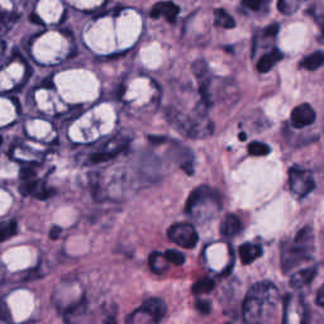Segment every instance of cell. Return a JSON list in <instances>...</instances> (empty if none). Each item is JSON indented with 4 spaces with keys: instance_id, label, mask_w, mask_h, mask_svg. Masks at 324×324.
I'll use <instances>...</instances> for the list:
<instances>
[{
    "instance_id": "obj_2",
    "label": "cell",
    "mask_w": 324,
    "mask_h": 324,
    "mask_svg": "<svg viewBox=\"0 0 324 324\" xmlns=\"http://www.w3.org/2000/svg\"><path fill=\"white\" fill-rule=\"evenodd\" d=\"M166 118L179 133L189 138H205L210 136L214 130L212 122L207 118L204 109L199 108L194 114H188L178 108L170 107L166 109Z\"/></svg>"
},
{
    "instance_id": "obj_17",
    "label": "cell",
    "mask_w": 324,
    "mask_h": 324,
    "mask_svg": "<svg viewBox=\"0 0 324 324\" xmlns=\"http://www.w3.org/2000/svg\"><path fill=\"white\" fill-rule=\"evenodd\" d=\"M148 263L152 272L157 273V275L165 273L167 271L168 265H170V262L166 259L165 254H161V252H154V254L149 255Z\"/></svg>"
},
{
    "instance_id": "obj_25",
    "label": "cell",
    "mask_w": 324,
    "mask_h": 324,
    "mask_svg": "<svg viewBox=\"0 0 324 324\" xmlns=\"http://www.w3.org/2000/svg\"><path fill=\"white\" fill-rule=\"evenodd\" d=\"M195 307H196L197 312L203 315H208L212 312V304H210V302H208V300L197 299L196 303H195Z\"/></svg>"
},
{
    "instance_id": "obj_13",
    "label": "cell",
    "mask_w": 324,
    "mask_h": 324,
    "mask_svg": "<svg viewBox=\"0 0 324 324\" xmlns=\"http://www.w3.org/2000/svg\"><path fill=\"white\" fill-rule=\"evenodd\" d=\"M243 229L241 219L234 214H228L223 220L222 226H220V233L226 238H234L238 236Z\"/></svg>"
},
{
    "instance_id": "obj_5",
    "label": "cell",
    "mask_w": 324,
    "mask_h": 324,
    "mask_svg": "<svg viewBox=\"0 0 324 324\" xmlns=\"http://www.w3.org/2000/svg\"><path fill=\"white\" fill-rule=\"evenodd\" d=\"M166 303L159 297H149L138 309L134 310L127 318L126 324H159L165 317Z\"/></svg>"
},
{
    "instance_id": "obj_21",
    "label": "cell",
    "mask_w": 324,
    "mask_h": 324,
    "mask_svg": "<svg viewBox=\"0 0 324 324\" xmlns=\"http://www.w3.org/2000/svg\"><path fill=\"white\" fill-rule=\"evenodd\" d=\"M214 281L212 279H202V280L196 281L193 286V292L195 295H200V294H208L214 289Z\"/></svg>"
},
{
    "instance_id": "obj_23",
    "label": "cell",
    "mask_w": 324,
    "mask_h": 324,
    "mask_svg": "<svg viewBox=\"0 0 324 324\" xmlns=\"http://www.w3.org/2000/svg\"><path fill=\"white\" fill-rule=\"evenodd\" d=\"M18 227L17 222L15 220H8V222L2 223V239L3 241H7L10 237L15 236L17 234Z\"/></svg>"
},
{
    "instance_id": "obj_8",
    "label": "cell",
    "mask_w": 324,
    "mask_h": 324,
    "mask_svg": "<svg viewBox=\"0 0 324 324\" xmlns=\"http://www.w3.org/2000/svg\"><path fill=\"white\" fill-rule=\"evenodd\" d=\"M283 324H308V313L300 297L286 295L284 299Z\"/></svg>"
},
{
    "instance_id": "obj_11",
    "label": "cell",
    "mask_w": 324,
    "mask_h": 324,
    "mask_svg": "<svg viewBox=\"0 0 324 324\" xmlns=\"http://www.w3.org/2000/svg\"><path fill=\"white\" fill-rule=\"evenodd\" d=\"M180 13V8L172 2H161L157 3L152 7L151 17L154 18H165L167 22H175L176 17Z\"/></svg>"
},
{
    "instance_id": "obj_27",
    "label": "cell",
    "mask_w": 324,
    "mask_h": 324,
    "mask_svg": "<svg viewBox=\"0 0 324 324\" xmlns=\"http://www.w3.org/2000/svg\"><path fill=\"white\" fill-rule=\"evenodd\" d=\"M242 5L250 8L251 10H255V12H259L261 8L263 7V2H260V0H244V2H242Z\"/></svg>"
},
{
    "instance_id": "obj_20",
    "label": "cell",
    "mask_w": 324,
    "mask_h": 324,
    "mask_svg": "<svg viewBox=\"0 0 324 324\" xmlns=\"http://www.w3.org/2000/svg\"><path fill=\"white\" fill-rule=\"evenodd\" d=\"M214 19L215 24L220 28H226V30H232L236 27V22H234L233 17L227 12L226 9H217L214 12Z\"/></svg>"
},
{
    "instance_id": "obj_19",
    "label": "cell",
    "mask_w": 324,
    "mask_h": 324,
    "mask_svg": "<svg viewBox=\"0 0 324 324\" xmlns=\"http://www.w3.org/2000/svg\"><path fill=\"white\" fill-rule=\"evenodd\" d=\"M324 65V52L317 51L314 54L309 55L302 61L300 66L309 71H314Z\"/></svg>"
},
{
    "instance_id": "obj_14",
    "label": "cell",
    "mask_w": 324,
    "mask_h": 324,
    "mask_svg": "<svg viewBox=\"0 0 324 324\" xmlns=\"http://www.w3.org/2000/svg\"><path fill=\"white\" fill-rule=\"evenodd\" d=\"M317 276V268L309 267L294 273L290 279V286L292 289H302L304 286L309 285L314 278Z\"/></svg>"
},
{
    "instance_id": "obj_4",
    "label": "cell",
    "mask_w": 324,
    "mask_h": 324,
    "mask_svg": "<svg viewBox=\"0 0 324 324\" xmlns=\"http://www.w3.org/2000/svg\"><path fill=\"white\" fill-rule=\"evenodd\" d=\"M313 254V233L309 227L297 233L292 242H286L281 250V266L284 272H289L296 266L312 259Z\"/></svg>"
},
{
    "instance_id": "obj_32",
    "label": "cell",
    "mask_w": 324,
    "mask_h": 324,
    "mask_svg": "<svg viewBox=\"0 0 324 324\" xmlns=\"http://www.w3.org/2000/svg\"><path fill=\"white\" fill-rule=\"evenodd\" d=\"M239 138H241V139H246V134L241 133V134H239Z\"/></svg>"
},
{
    "instance_id": "obj_9",
    "label": "cell",
    "mask_w": 324,
    "mask_h": 324,
    "mask_svg": "<svg viewBox=\"0 0 324 324\" xmlns=\"http://www.w3.org/2000/svg\"><path fill=\"white\" fill-rule=\"evenodd\" d=\"M65 324H94L93 318L89 314L86 300H83L75 307L64 312Z\"/></svg>"
},
{
    "instance_id": "obj_16",
    "label": "cell",
    "mask_w": 324,
    "mask_h": 324,
    "mask_svg": "<svg viewBox=\"0 0 324 324\" xmlns=\"http://www.w3.org/2000/svg\"><path fill=\"white\" fill-rule=\"evenodd\" d=\"M284 57L283 52L278 48H273L272 51L268 52V54L263 55L260 59V61L257 62V71L261 73H266L271 70L281 59Z\"/></svg>"
},
{
    "instance_id": "obj_7",
    "label": "cell",
    "mask_w": 324,
    "mask_h": 324,
    "mask_svg": "<svg viewBox=\"0 0 324 324\" xmlns=\"http://www.w3.org/2000/svg\"><path fill=\"white\" fill-rule=\"evenodd\" d=\"M167 236L183 248H194L199 239L196 229L190 223H175L168 228Z\"/></svg>"
},
{
    "instance_id": "obj_22",
    "label": "cell",
    "mask_w": 324,
    "mask_h": 324,
    "mask_svg": "<svg viewBox=\"0 0 324 324\" xmlns=\"http://www.w3.org/2000/svg\"><path fill=\"white\" fill-rule=\"evenodd\" d=\"M248 152L252 156H267L271 152V148L262 142H252L248 144Z\"/></svg>"
},
{
    "instance_id": "obj_24",
    "label": "cell",
    "mask_w": 324,
    "mask_h": 324,
    "mask_svg": "<svg viewBox=\"0 0 324 324\" xmlns=\"http://www.w3.org/2000/svg\"><path fill=\"white\" fill-rule=\"evenodd\" d=\"M165 256L168 262L173 263V265L180 266L185 262V256H184L181 252L175 251V250H167V251L165 252Z\"/></svg>"
},
{
    "instance_id": "obj_30",
    "label": "cell",
    "mask_w": 324,
    "mask_h": 324,
    "mask_svg": "<svg viewBox=\"0 0 324 324\" xmlns=\"http://www.w3.org/2000/svg\"><path fill=\"white\" fill-rule=\"evenodd\" d=\"M60 234H61V228L54 227L51 231H49V238L57 239L60 237Z\"/></svg>"
},
{
    "instance_id": "obj_26",
    "label": "cell",
    "mask_w": 324,
    "mask_h": 324,
    "mask_svg": "<svg viewBox=\"0 0 324 324\" xmlns=\"http://www.w3.org/2000/svg\"><path fill=\"white\" fill-rule=\"evenodd\" d=\"M297 3L294 2H279L278 3V8L281 13L284 14H291V13L295 12V9L297 8Z\"/></svg>"
},
{
    "instance_id": "obj_29",
    "label": "cell",
    "mask_w": 324,
    "mask_h": 324,
    "mask_svg": "<svg viewBox=\"0 0 324 324\" xmlns=\"http://www.w3.org/2000/svg\"><path fill=\"white\" fill-rule=\"evenodd\" d=\"M315 302H317V304L319 305V307L324 308V285L319 289V291H318L317 299H315Z\"/></svg>"
},
{
    "instance_id": "obj_31",
    "label": "cell",
    "mask_w": 324,
    "mask_h": 324,
    "mask_svg": "<svg viewBox=\"0 0 324 324\" xmlns=\"http://www.w3.org/2000/svg\"><path fill=\"white\" fill-rule=\"evenodd\" d=\"M103 324H117V320H115L114 317H108Z\"/></svg>"
},
{
    "instance_id": "obj_10",
    "label": "cell",
    "mask_w": 324,
    "mask_h": 324,
    "mask_svg": "<svg viewBox=\"0 0 324 324\" xmlns=\"http://www.w3.org/2000/svg\"><path fill=\"white\" fill-rule=\"evenodd\" d=\"M315 120V112L309 104H300L291 112V124L295 128H304L313 124Z\"/></svg>"
},
{
    "instance_id": "obj_1",
    "label": "cell",
    "mask_w": 324,
    "mask_h": 324,
    "mask_svg": "<svg viewBox=\"0 0 324 324\" xmlns=\"http://www.w3.org/2000/svg\"><path fill=\"white\" fill-rule=\"evenodd\" d=\"M281 297L279 289L270 281L251 286L242 307L243 324H279Z\"/></svg>"
},
{
    "instance_id": "obj_28",
    "label": "cell",
    "mask_w": 324,
    "mask_h": 324,
    "mask_svg": "<svg viewBox=\"0 0 324 324\" xmlns=\"http://www.w3.org/2000/svg\"><path fill=\"white\" fill-rule=\"evenodd\" d=\"M278 32H279V26L278 24L268 26V27L265 28V31H263L265 36H268V37L276 36V34H278Z\"/></svg>"
},
{
    "instance_id": "obj_18",
    "label": "cell",
    "mask_w": 324,
    "mask_h": 324,
    "mask_svg": "<svg viewBox=\"0 0 324 324\" xmlns=\"http://www.w3.org/2000/svg\"><path fill=\"white\" fill-rule=\"evenodd\" d=\"M120 151H122V146L115 147V148L102 149V151L95 152V154L91 155V156L89 157V163H100L108 161V160H112L114 159Z\"/></svg>"
},
{
    "instance_id": "obj_33",
    "label": "cell",
    "mask_w": 324,
    "mask_h": 324,
    "mask_svg": "<svg viewBox=\"0 0 324 324\" xmlns=\"http://www.w3.org/2000/svg\"><path fill=\"white\" fill-rule=\"evenodd\" d=\"M323 34H324V30H323Z\"/></svg>"
},
{
    "instance_id": "obj_3",
    "label": "cell",
    "mask_w": 324,
    "mask_h": 324,
    "mask_svg": "<svg viewBox=\"0 0 324 324\" xmlns=\"http://www.w3.org/2000/svg\"><path fill=\"white\" fill-rule=\"evenodd\" d=\"M222 208V197L209 186H199L189 195L185 214L195 222L205 223L213 219Z\"/></svg>"
},
{
    "instance_id": "obj_12",
    "label": "cell",
    "mask_w": 324,
    "mask_h": 324,
    "mask_svg": "<svg viewBox=\"0 0 324 324\" xmlns=\"http://www.w3.org/2000/svg\"><path fill=\"white\" fill-rule=\"evenodd\" d=\"M23 194L33 195L37 199H47L54 194V190L47 188L44 183L36 180V179H28V180H23V185L20 188Z\"/></svg>"
},
{
    "instance_id": "obj_15",
    "label": "cell",
    "mask_w": 324,
    "mask_h": 324,
    "mask_svg": "<svg viewBox=\"0 0 324 324\" xmlns=\"http://www.w3.org/2000/svg\"><path fill=\"white\" fill-rule=\"evenodd\" d=\"M262 247L256 243H244L239 247V259L243 265H250L262 256Z\"/></svg>"
},
{
    "instance_id": "obj_6",
    "label": "cell",
    "mask_w": 324,
    "mask_h": 324,
    "mask_svg": "<svg viewBox=\"0 0 324 324\" xmlns=\"http://www.w3.org/2000/svg\"><path fill=\"white\" fill-rule=\"evenodd\" d=\"M289 186L292 194L296 195L297 197H304L312 193L313 189L315 188V183L309 171L299 166H292L289 170Z\"/></svg>"
}]
</instances>
